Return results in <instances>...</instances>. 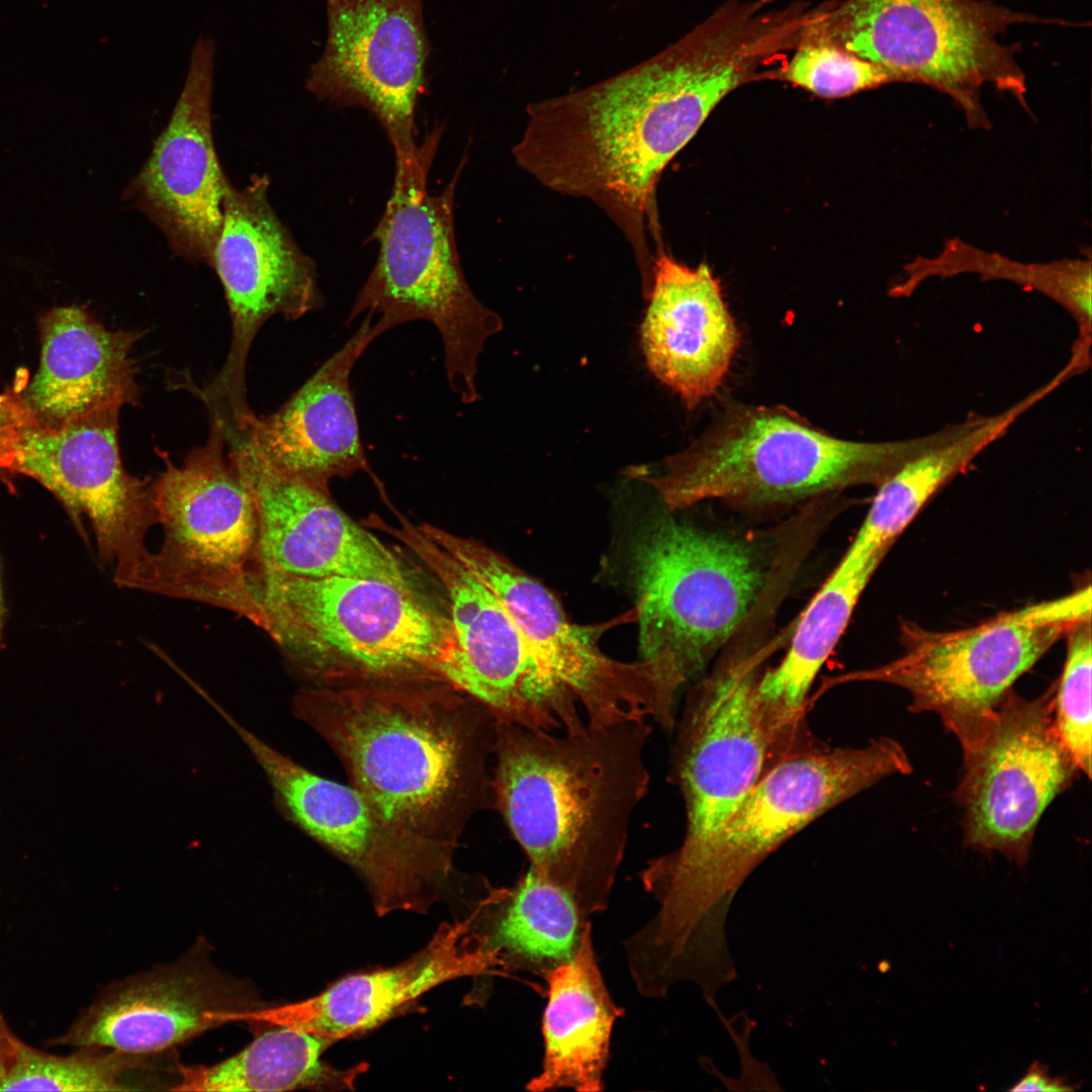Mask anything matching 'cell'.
<instances>
[{
  "label": "cell",
  "instance_id": "1",
  "mask_svg": "<svg viewBox=\"0 0 1092 1092\" xmlns=\"http://www.w3.org/2000/svg\"><path fill=\"white\" fill-rule=\"evenodd\" d=\"M770 56L761 28L721 5L650 59L529 104L513 156L542 186L604 210L630 243L646 286L661 173L726 95L760 77Z\"/></svg>",
  "mask_w": 1092,
  "mask_h": 1092
},
{
  "label": "cell",
  "instance_id": "2",
  "mask_svg": "<svg viewBox=\"0 0 1092 1092\" xmlns=\"http://www.w3.org/2000/svg\"><path fill=\"white\" fill-rule=\"evenodd\" d=\"M293 711L386 826L424 851L452 861L470 817L493 808L498 720L448 686L318 687L300 692Z\"/></svg>",
  "mask_w": 1092,
  "mask_h": 1092
},
{
  "label": "cell",
  "instance_id": "3",
  "mask_svg": "<svg viewBox=\"0 0 1092 1092\" xmlns=\"http://www.w3.org/2000/svg\"><path fill=\"white\" fill-rule=\"evenodd\" d=\"M651 731L645 719L586 724L575 733L497 721L493 808L530 870L587 916L608 907L632 816L647 794Z\"/></svg>",
  "mask_w": 1092,
  "mask_h": 1092
},
{
  "label": "cell",
  "instance_id": "4",
  "mask_svg": "<svg viewBox=\"0 0 1092 1092\" xmlns=\"http://www.w3.org/2000/svg\"><path fill=\"white\" fill-rule=\"evenodd\" d=\"M912 769L903 746L885 736L861 747L814 748L783 758L712 835L647 862L640 880L659 905L648 933L677 950L724 941L728 906L759 863L838 804Z\"/></svg>",
  "mask_w": 1092,
  "mask_h": 1092
},
{
  "label": "cell",
  "instance_id": "5",
  "mask_svg": "<svg viewBox=\"0 0 1092 1092\" xmlns=\"http://www.w3.org/2000/svg\"><path fill=\"white\" fill-rule=\"evenodd\" d=\"M252 581L266 633L320 687L446 686L453 626L414 585L265 571Z\"/></svg>",
  "mask_w": 1092,
  "mask_h": 1092
},
{
  "label": "cell",
  "instance_id": "6",
  "mask_svg": "<svg viewBox=\"0 0 1092 1092\" xmlns=\"http://www.w3.org/2000/svg\"><path fill=\"white\" fill-rule=\"evenodd\" d=\"M948 431L888 442L839 439L781 406L738 405L703 437L639 475L669 511L720 499L788 505L858 485H880Z\"/></svg>",
  "mask_w": 1092,
  "mask_h": 1092
},
{
  "label": "cell",
  "instance_id": "7",
  "mask_svg": "<svg viewBox=\"0 0 1092 1092\" xmlns=\"http://www.w3.org/2000/svg\"><path fill=\"white\" fill-rule=\"evenodd\" d=\"M436 127L414 151L395 155L391 195L372 234L378 257L349 314H380L387 330L427 321L439 332L447 381L464 403L478 398V359L502 318L470 289L457 252L454 196L462 164L446 188L428 190L442 134Z\"/></svg>",
  "mask_w": 1092,
  "mask_h": 1092
},
{
  "label": "cell",
  "instance_id": "8",
  "mask_svg": "<svg viewBox=\"0 0 1092 1092\" xmlns=\"http://www.w3.org/2000/svg\"><path fill=\"white\" fill-rule=\"evenodd\" d=\"M1077 26L992 0H834L819 6L811 33L886 69L903 83L949 96L971 127L986 128L982 89L1012 95L1025 109L1026 77L1016 60L1020 44L1003 34L1016 24Z\"/></svg>",
  "mask_w": 1092,
  "mask_h": 1092
},
{
  "label": "cell",
  "instance_id": "9",
  "mask_svg": "<svg viewBox=\"0 0 1092 1092\" xmlns=\"http://www.w3.org/2000/svg\"><path fill=\"white\" fill-rule=\"evenodd\" d=\"M628 567L641 658L663 664L681 687L730 640L765 583L749 543L668 515L637 530Z\"/></svg>",
  "mask_w": 1092,
  "mask_h": 1092
},
{
  "label": "cell",
  "instance_id": "10",
  "mask_svg": "<svg viewBox=\"0 0 1092 1092\" xmlns=\"http://www.w3.org/2000/svg\"><path fill=\"white\" fill-rule=\"evenodd\" d=\"M225 425L213 417L207 442L152 485L162 547L152 555L149 592L221 608L267 632L252 582L258 526L252 495L223 454Z\"/></svg>",
  "mask_w": 1092,
  "mask_h": 1092
},
{
  "label": "cell",
  "instance_id": "11",
  "mask_svg": "<svg viewBox=\"0 0 1092 1092\" xmlns=\"http://www.w3.org/2000/svg\"><path fill=\"white\" fill-rule=\"evenodd\" d=\"M1087 619L1089 584L962 630L933 631L906 621L900 628L902 655L855 678L906 690L909 709L937 715L963 747L978 736L1013 684Z\"/></svg>",
  "mask_w": 1092,
  "mask_h": 1092
},
{
  "label": "cell",
  "instance_id": "12",
  "mask_svg": "<svg viewBox=\"0 0 1092 1092\" xmlns=\"http://www.w3.org/2000/svg\"><path fill=\"white\" fill-rule=\"evenodd\" d=\"M370 526L400 541L437 577L448 598L457 643L446 685L484 706L498 721L546 733L586 725L573 695L529 646L496 596L419 524L398 527L379 518Z\"/></svg>",
  "mask_w": 1092,
  "mask_h": 1092
},
{
  "label": "cell",
  "instance_id": "13",
  "mask_svg": "<svg viewBox=\"0 0 1092 1092\" xmlns=\"http://www.w3.org/2000/svg\"><path fill=\"white\" fill-rule=\"evenodd\" d=\"M121 407L102 406L54 425L37 421L26 408L6 473L30 477L46 487L83 537L87 521L99 560L113 567L114 582L148 592L153 552L146 535L158 524V516L152 485L122 465Z\"/></svg>",
  "mask_w": 1092,
  "mask_h": 1092
},
{
  "label": "cell",
  "instance_id": "14",
  "mask_svg": "<svg viewBox=\"0 0 1092 1092\" xmlns=\"http://www.w3.org/2000/svg\"><path fill=\"white\" fill-rule=\"evenodd\" d=\"M425 531L496 596L535 655L576 699L587 724L645 719L674 727L680 687L664 665L606 655L597 631L569 622L556 598L506 557L430 524Z\"/></svg>",
  "mask_w": 1092,
  "mask_h": 1092
},
{
  "label": "cell",
  "instance_id": "15",
  "mask_svg": "<svg viewBox=\"0 0 1092 1092\" xmlns=\"http://www.w3.org/2000/svg\"><path fill=\"white\" fill-rule=\"evenodd\" d=\"M1055 690L1032 700L1009 691L979 735L962 747L954 795L964 843L1019 867L1028 860L1042 814L1080 772L1055 727Z\"/></svg>",
  "mask_w": 1092,
  "mask_h": 1092
},
{
  "label": "cell",
  "instance_id": "16",
  "mask_svg": "<svg viewBox=\"0 0 1092 1092\" xmlns=\"http://www.w3.org/2000/svg\"><path fill=\"white\" fill-rule=\"evenodd\" d=\"M763 659L762 651L732 657L686 706L670 776L686 810L680 847L712 835L771 766L806 751L778 728L760 699Z\"/></svg>",
  "mask_w": 1092,
  "mask_h": 1092
},
{
  "label": "cell",
  "instance_id": "17",
  "mask_svg": "<svg viewBox=\"0 0 1092 1092\" xmlns=\"http://www.w3.org/2000/svg\"><path fill=\"white\" fill-rule=\"evenodd\" d=\"M268 188L267 176H253L243 189L230 182L208 264L224 289L233 338L226 361L203 396L223 405L238 428L253 415L245 369L256 334L271 316L299 318L323 301L314 265L273 210Z\"/></svg>",
  "mask_w": 1092,
  "mask_h": 1092
},
{
  "label": "cell",
  "instance_id": "18",
  "mask_svg": "<svg viewBox=\"0 0 1092 1092\" xmlns=\"http://www.w3.org/2000/svg\"><path fill=\"white\" fill-rule=\"evenodd\" d=\"M226 720L267 777L282 813L364 879L378 915L426 912L437 900L452 861L396 835L352 786L311 772Z\"/></svg>",
  "mask_w": 1092,
  "mask_h": 1092
},
{
  "label": "cell",
  "instance_id": "19",
  "mask_svg": "<svg viewBox=\"0 0 1092 1092\" xmlns=\"http://www.w3.org/2000/svg\"><path fill=\"white\" fill-rule=\"evenodd\" d=\"M328 35L306 89L372 112L394 153L417 148L415 112L430 56L423 0H327Z\"/></svg>",
  "mask_w": 1092,
  "mask_h": 1092
},
{
  "label": "cell",
  "instance_id": "20",
  "mask_svg": "<svg viewBox=\"0 0 1092 1092\" xmlns=\"http://www.w3.org/2000/svg\"><path fill=\"white\" fill-rule=\"evenodd\" d=\"M267 1005L250 982L219 970L198 940L178 960L107 986L51 1044L161 1054Z\"/></svg>",
  "mask_w": 1092,
  "mask_h": 1092
},
{
  "label": "cell",
  "instance_id": "21",
  "mask_svg": "<svg viewBox=\"0 0 1092 1092\" xmlns=\"http://www.w3.org/2000/svg\"><path fill=\"white\" fill-rule=\"evenodd\" d=\"M232 437L229 456L252 495L257 514L253 573L350 576L413 585L400 557L346 515L330 490L274 468L241 434Z\"/></svg>",
  "mask_w": 1092,
  "mask_h": 1092
},
{
  "label": "cell",
  "instance_id": "22",
  "mask_svg": "<svg viewBox=\"0 0 1092 1092\" xmlns=\"http://www.w3.org/2000/svg\"><path fill=\"white\" fill-rule=\"evenodd\" d=\"M215 43L196 40L170 120L125 195L164 234L179 257L209 264L229 179L211 127Z\"/></svg>",
  "mask_w": 1092,
  "mask_h": 1092
},
{
  "label": "cell",
  "instance_id": "23",
  "mask_svg": "<svg viewBox=\"0 0 1092 1092\" xmlns=\"http://www.w3.org/2000/svg\"><path fill=\"white\" fill-rule=\"evenodd\" d=\"M504 971L497 953L486 948L473 930L471 919L444 923L423 949L397 966L347 976L305 1000L246 1013L243 1021L338 1041L378 1026L445 982Z\"/></svg>",
  "mask_w": 1092,
  "mask_h": 1092
},
{
  "label": "cell",
  "instance_id": "24",
  "mask_svg": "<svg viewBox=\"0 0 1092 1092\" xmlns=\"http://www.w3.org/2000/svg\"><path fill=\"white\" fill-rule=\"evenodd\" d=\"M367 313L356 333L275 413L251 417L240 432L274 468L329 490L335 477L370 472L350 376L356 361L387 331Z\"/></svg>",
  "mask_w": 1092,
  "mask_h": 1092
},
{
  "label": "cell",
  "instance_id": "25",
  "mask_svg": "<svg viewBox=\"0 0 1092 1092\" xmlns=\"http://www.w3.org/2000/svg\"><path fill=\"white\" fill-rule=\"evenodd\" d=\"M641 347L653 375L688 408L723 382L739 333L706 264L686 266L663 251L653 260Z\"/></svg>",
  "mask_w": 1092,
  "mask_h": 1092
},
{
  "label": "cell",
  "instance_id": "26",
  "mask_svg": "<svg viewBox=\"0 0 1092 1092\" xmlns=\"http://www.w3.org/2000/svg\"><path fill=\"white\" fill-rule=\"evenodd\" d=\"M40 362L20 397L37 421L60 424L96 408L135 404L131 350L139 331H111L79 306H58L39 321Z\"/></svg>",
  "mask_w": 1092,
  "mask_h": 1092
},
{
  "label": "cell",
  "instance_id": "27",
  "mask_svg": "<svg viewBox=\"0 0 1092 1092\" xmlns=\"http://www.w3.org/2000/svg\"><path fill=\"white\" fill-rule=\"evenodd\" d=\"M544 978L548 1001L542 1019L543 1063L526 1089L604 1090L612 1030L624 1009L614 1002L605 984L596 960L592 924L571 960Z\"/></svg>",
  "mask_w": 1092,
  "mask_h": 1092
},
{
  "label": "cell",
  "instance_id": "28",
  "mask_svg": "<svg viewBox=\"0 0 1092 1092\" xmlns=\"http://www.w3.org/2000/svg\"><path fill=\"white\" fill-rule=\"evenodd\" d=\"M1057 387V380L1052 378L997 415L971 416L954 424L945 438L906 461L877 486L869 512L846 553L884 559L896 539L943 485Z\"/></svg>",
  "mask_w": 1092,
  "mask_h": 1092
},
{
  "label": "cell",
  "instance_id": "29",
  "mask_svg": "<svg viewBox=\"0 0 1092 1092\" xmlns=\"http://www.w3.org/2000/svg\"><path fill=\"white\" fill-rule=\"evenodd\" d=\"M479 908L473 929L505 971L545 976L571 960L592 924L566 892L530 869L515 887L490 890Z\"/></svg>",
  "mask_w": 1092,
  "mask_h": 1092
},
{
  "label": "cell",
  "instance_id": "30",
  "mask_svg": "<svg viewBox=\"0 0 1092 1092\" xmlns=\"http://www.w3.org/2000/svg\"><path fill=\"white\" fill-rule=\"evenodd\" d=\"M881 562L844 553L802 612L782 661L761 673L760 699L776 725L789 737L801 740L810 689Z\"/></svg>",
  "mask_w": 1092,
  "mask_h": 1092
},
{
  "label": "cell",
  "instance_id": "31",
  "mask_svg": "<svg viewBox=\"0 0 1092 1092\" xmlns=\"http://www.w3.org/2000/svg\"><path fill=\"white\" fill-rule=\"evenodd\" d=\"M236 1055L213 1065H179V1078L171 1091L246 1092L298 1089L354 1090L362 1063L338 1069L322 1056L337 1042L285 1026H268Z\"/></svg>",
  "mask_w": 1092,
  "mask_h": 1092
},
{
  "label": "cell",
  "instance_id": "32",
  "mask_svg": "<svg viewBox=\"0 0 1092 1092\" xmlns=\"http://www.w3.org/2000/svg\"><path fill=\"white\" fill-rule=\"evenodd\" d=\"M171 1052L141 1055L86 1046L68 1056L22 1041L0 1015V1091L168 1090L178 1062Z\"/></svg>",
  "mask_w": 1092,
  "mask_h": 1092
},
{
  "label": "cell",
  "instance_id": "33",
  "mask_svg": "<svg viewBox=\"0 0 1092 1092\" xmlns=\"http://www.w3.org/2000/svg\"><path fill=\"white\" fill-rule=\"evenodd\" d=\"M905 275L891 292L909 295L925 279L975 273L984 279H1005L1039 291L1065 307L1074 317L1079 335L1073 349L1090 354L1091 260L1062 259L1048 263H1022L989 253L953 239L931 258L908 263Z\"/></svg>",
  "mask_w": 1092,
  "mask_h": 1092
},
{
  "label": "cell",
  "instance_id": "34",
  "mask_svg": "<svg viewBox=\"0 0 1092 1092\" xmlns=\"http://www.w3.org/2000/svg\"><path fill=\"white\" fill-rule=\"evenodd\" d=\"M808 27L792 58L776 72L783 80L824 98H842L896 82L886 69L811 33Z\"/></svg>",
  "mask_w": 1092,
  "mask_h": 1092
},
{
  "label": "cell",
  "instance_id": "35",
  "mask_svg": "<svg viewBox=\"0 0 1092 1092\" xmlns=\"http://www.w3.org/2000/svg\"><path fill=\"white\" fill-rule=\"evenodd\" d=\"M1066 660L1055 690L1057 733L1080 771L1091 777V619L1076 625L1065 637Z\"/></svg>",
  "mask_w": 1092,
  "mask_h": 1092
},
{
  "label": "cell",
  "instance_id": "36",
  "mask_svg": "<svg viewBox=\"0 0 1092 1092\" xmlns=\"http://www.w3.org/2000/svg\"><path fill=\"white\" fill-rule=\"evenodd\" d=\"M26 407L18 388L0 393V472L6 473L13 444Z\"/></svg>",
  "mask_w": 1092,
  "mask_h": 1092
},
{
  "label": "cell",
  "instance_id": "37",
  "mask_svg": "<svg viewBox=\"0 0 1092 1092\" xmlns=\"http://www.w3.org/2000/svg\"><path fill=\"white\" fill-rule=\"evenodd\" d=\"M1014 1092L1023 1091H1073L1066 1078L1052 1077L1046 1066L1039 1062H1033L1023 1077L1009 1089Z\"/></svg>",
  "mask_w": 1092,
  "mask_h": 1092
},
{
  "label": "cell",
  "instance_id": "38",
  "mask_svg": "<svg viewBox=\"0 0 1092 1092\" xmlns=\"http://www.w3.org/2000/svg\"><path fill=\"white\" fill-rule=\"evenodd\" d=\"M5 617H6V605H5V599H4L2 572H1V566H0V644H1V641H2V638H3Z\"/></svg>",
  "mask_w": 1092,
  "mask_h": 1092
},
{
  "label": "cell",
  "instance_id": "39",
  "mask_svg": "<svg viewBox=\"0 0 1092 1092\" xmlns=\"http://www.w3.org/2000/svg\"><path fill=\"white\" fill-rule=\"evenodd\" d=\"M0 1015H1V1012H0Z\"/></svg>",
  "mask_w": 1092,
  "mask_h": 1092
}]
</instances>
